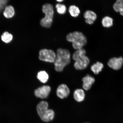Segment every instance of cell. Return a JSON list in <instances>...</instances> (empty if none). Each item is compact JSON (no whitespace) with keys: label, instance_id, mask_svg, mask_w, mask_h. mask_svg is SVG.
I'll return each mask as SVG.
<instances>
[{"label":"cell","instance_id":"obj_1","mask_svg":"<svg viewBox=\"0 0 123 123\" xmlns=\"http://www.w3.org/2000/svg\"><path fill=\"white\" fill-rule=\"evenodd\" d=\"M70 57L69 50L58 49L57 50L56 58L54 62L55 70L58 72L62 71L64 68L70 63Z\"/></svg>","mask_w":123,"mask_h":123},{"label":"cell","instance_id":"obj_2","mask_svg":"<svg viewBox=\"0 0 123 123\" xmlns=\"http://www.w3.org/2000/svg\"><path fill=\"white\" fill-rule=\"evenodd\" d=\"M67 39L72 43L74 49L76 50L83 48L86 44V37L81 32L75 31L68 34L67 35Z\"/></svg>","mask_w":123,"mask_h":123},{"label":"cell","instance_id":"obj_3","mask_svg":"<svg viewBox=\"0 0 123 123\" xmlns=\"http://www.w3.org/2000/svg\"><path fill=\"white\" fill-rule=\"evenodd\" d=\"M42 10L45 15L41 20L40 24L43 27L49 28L51 26L53 22L54 15L53 6L49 4H44L43 6Z\"/></svg>","mask_w":123,"mask_h":123},{"label":"cell","instance_id":"obj_4","mask_svg":"<svg viewBox=\"0 0 123 123\" xmlns=\"http://www.w3.org/2000/svg\"><path fill=\"white\" fill-rule=\"evenodd\" d=\"M56 58V54L53 50L43 49L39 52V59L45 62L54 63Z\"/></svg>","mask_w":123,"mask_h":123},{"label":"cell","instance_id":"obj_5","mask_svg":"<svg viewBox=\"0 0 123 123\" xmlns=\"http://www.w3.org/2000/svg\"><path fill=\"white\" fill-rule=\"evenodd\" d=\"M51 90L50 86H43L36 89L34 93L37 97L41 99H45L48 98Z\"/></svg>","mask_w":123,"mask_h":123},{"label":"cell","instance_id":"obj_6","mask_svg":"<svg viewBox=\"0 0 123 123\" xmlns=\"http://www.w3.org/2000/svg\"><path fill=\"white\" fill-rule=\"evenodd\" d=\"M90 62L89 58L86 55L75 61L74 66L77 70H84L86 68Z\"/></svg>","mask_w":123,"mask_h":123},{"label":"cell","instance_id":"obj_7","mask_svg":"<svg viewBox=\"0 0 123 123\" xmlns=\"http://www.w3.org/2000/svg\"><path fill=\"white\" fill-rule=\"evenodd\" d=\"M123 63V58L122 57L111 58L108 62L109 67L115 70H119L122 67Z\"/></svg>","mask_w":123,"mask_h":123},{"label":"cell","instance_id":"obj_8","mask_svg":"<svg viewBox=\"0 0 123 123\" xmlns=\"http://www.w3.org/2000/svg\"><path fill=\"white\" fill-rule=\"evenodd\" d=\"M70 91L68 86L65 84H62L57 89V96L61 99L67 97L70 94Z\"/></svg>","mask_w":123,"mask_h":123},{"label":"cell","instance_id":"obj_9","mask_svg":"<svg viewBox=\"0 0 123 123\" xmlns=\"http://www.w3.org/2000/svg\"><path fill=\"white\" fill-rule=\"evenodd\" d=\"M84 17L85 22L87 24L91 25L93 24L97 19V15L95 12L91 10H87L84 12Z\"/></svg>","mask_w":123,"mask_h":123},{"label":"cell","instance_id":"obj_10","mask_svg":"<svg viewBox=\"0 0 123 123\" xmlns=\"http://www.w3.org/2000/svg\"><path fill=\"white\" fill-rule=\"evenodd\" d=\"M83 88L86 91L90 90L92 86V85L95 81V79L93 77L87 75L83 78Z\"/></svg>","mask_w":123,"mask_h":123},{"label":"cell","instance_id":"obj_11","mask_svg":"<svg viewBox=\"0 0 123 123\" xmlns=\"http://www.w3.org/2000/svg\"><path fill=\"white\" fill-rule=\"evenodd\" d=\"M48 104L47 101H42L38 104L37 106V110L40 118L48 110Z\"/></svg>","mask_w":123,"mask_h":123},{"label":"cell","instance_id":"obj_12","mask_svg":"<svg viewBox=\"0 0 123 123\" xmlns=\"http://www.w3.org/2000/svg\"><path fill=\"white\" fill-rule=\"evenodd\" d=\"M55 115V112L53 110L48 109L40 118L44 122H49L53 120Z\"/></svg>","mask_w":123,"mask_h":123},{"label":"cell","instance_id":"obj_13","mask_svg":"<svg viewBox=\"0 0 123 123\" xmlns=\"http://www.w3.org/2000/svg\"><path fill=\"white\" fill-rule=\"evenodd\" d=\"M73 96L75 100L78 102H81L84 99L85 93L82 89H77L74 92Z\"/></svg>","mask_w":123,"mask_h":123},{"label":"cell","instance_id":"obj_14","mask_svg":"<svg viewBox=\"0 0 123 123\" xmlns=\"http://www.w3.org/2000/svg\"><path fill=\"white\" fill-rule=\"evenodd\" d=\"M3 14L6 18L10 19L13 17L15 14L14 8L11 5L6 6L5 8Z\"/></svg>","mask_w":123,"mask_h":123},{"label":"cell","instance_id":"obj_15","mask_svg":"<svg viewBox=\"0 0 123 123\" xmlns=\"http://www.w3.org/2000/svg\"><path fill=\"white\" fill-rule=\"evenodd\" d=\"M113 8L115 12L123 16V0H116L113 4Z\"/></svg>","mask_w":123,"mask_h":123},{"label":"cell","instance_id":"obj_16","mask_svg":"<svg viewBox=\"0 0 123 123\" xmlns=\"http://www.w3.org/2000/svg\"><path fill=\"white\" fill-rule=\"evenodd\" d=\"M113 19L111 17L108 16H104L101 21L103 27L106 28L111 27L113 25Z\"/></svg>","mask_w":123,"mask_h":123},{"label":"cell","instance_id":"obj_17","mask_svg":"<svg viewBox=\"0 0 123 123\" xmlns=\"http://www.w3.org/2000/svg\"><path fill=\"white\" fill-rule=\"evenodd\" d=\"M103 64L100 62H97L91 66V69L95 74H98L104 68Z\"/></svg>","mask_w":123,"mask_h":123},{"label":"cell","instance_id":"obj_18","mask_svg":"<svg viewBox=\"0 0 123 123\" xmlns=\"http://www.w3.org/2000/svg\"><path fill=\"white\" fill-rule=\"evenodd\" d=\"M37 77L38 80L43 83L47 82L49 79L48 74L44 71H41L38 72Z\"/></svg>","mask_w":123,"mask_h":123},{"label":"cell","instance_id":"obj_19","mask_svg":"<svg viewBox=\"0 0 123 123\" xmlns=\"http://www.w3.org/2000/svg\"><path fill=\"white\" fill-rule=\"evenodd\" d=\"M86 51L83 49H79L77 50L73 54V59L76 61L79 58L86 56Z\"/></svg>","mask_w":123,"mask_h":123},{"label":"cell","instance_id":"obj_20","mask_svg":"<svg viewBox=\"0 0 123 123\" xmlns=\"http://www.w3.org/2000/svg\"><path fill=\"white\" fill-rule=\"evenodd\" d=\"M1 40L6 43H10L13 39V36L8 32H5L1 36Z\"/></svg>","mask_w":123,"mask_h":123},{"label":"cell","instance_id":"obj_21","mask_svg":"<svg viewBox=\"0 0 123 123\" xmlns=\"http://www.w3.org/2000/svg\"><path fill=\"white\" fill-rule=\"evenodd\" d=\"M68 10L71 15L73 17H77L80 13V11L79 8L75 5L70 6Z\"/></svg>","mask_w":123,"mask_h":123},{"label":"cell","instance_id":"obj_22","mask_svg":"<svg viewBox=\"0 0 123 123\" xmlns=\"http://www.w3.org/2000/svg\"><path fill=\"white\" fill-rule=\"evenodd\" d=\"M55 7L57 11L59 14H64L67 11V7L64 4H56Z\"/></svg>","mask_w":123,"mask_h":123},{"label":"cell","instance_id":"obj_23","mask_svg":"<svg viewBox=\"0 0 123 123\" xmlns=\"http://www.w3.org/2000/svg\"><path fill=\"white\" fill-rule=\"evenodd\" d=\"M9 0H0V14L3 13L5 8L8 5Z\"/></svg>","mask_w":123,"mask_h":123},{"label":"cell","instance_id":"obj_24","mask_svg":"<svg viewBox=\"0 0 123 123\" xmlns=\"http://www.w3.org/2000/svg\"><path fill=\"white\" fill-rule=\"evenodd\" d=\"M56 0L58 1V2H62V1H64V0Z\"/></svg>","mask_w":123,"mask_h":123},{"label":"cell","instance_id":"obj_25","mask_svg":"<svg viewBox=\"0 0 123 123\" xmlns=\"http://www.w3.org/2000/svg\"></svg>","mask_w":123,"mask_h":123}]
</instances>
